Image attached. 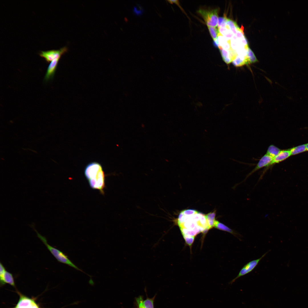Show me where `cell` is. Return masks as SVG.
Wrapping results in <instances>:
<instances>
[{"label": "cell", "mask_w": 308, "mask_h": 308, "mask_svg": "<svg viewBox=\"0 0 308 308\" xmlns=\"http://www.w3.org/2000/svg\"><path fill=\"white\" fill-rule=\"evenodd\" d=\"M84 175L90 187L104 194L106 176L101 165L96 162L90 163L85 168Z\"/></svg>", "instance_id": "6da1fadb"}, {"label": "cell", "mask_w": 308, "mask_h": 308, "mask_svg": "<svg viewBox=\"0 0 308 308\" xmlns=\"http://www.w3.org/2000/svg\"><path fill=\"white\" fill-rule=\"evenodd\" d=\"M31 226L36 232L38 237L42 241L51 254L58 262L66 264L78 270L85 273L82 270L80 269L65 254L60 250L49 244L47 242L46 238L41 235L34 228V225H32Z\"/></svg>", "instance_id": "7a4b0ae2"}, {"label": "cell", "mask_w": 308, "mask_h": 308, "mask_svg": "<svg viewBox=\"0 0 308 308\" xmlns=\"http://www.w3.org/2000/svg\"><path fill=\"white\" fill-rule=\"evenodd\" d=\"M218 9H199L198 13L201 16L208 27H216L218 21Z\"/></svg>", "instance_id": "3957f363"}, {"label": "cell", "mask_w": 308, "mask_h": 308, "mask_svg": "<svg viewBox=\"0 0 308 308\" xmlns=\"http://www.w3.org/2000/svg\"><path fill=\"white\" fill-rule=\"evenodd\" d=\"M67 50V47L65 46L58 50L41 51L39 54L41 57L44 58L46 62L49 63L54 59L60 58L61 56Z\"/></svg>", "instance_id": "277c9868"}, {"label": "cell", "mask_w": 308, "mask_h": 308, "mask_svg": "<svg viewBox=\"0 0 308 308\" xmlns=\"http://www.w3.org/2000/svg\"><path fill=\"white\" fill-rule=\"evenodd\" d=\"M268 252L264 254L260 258L250 261L246 264L241 269L238 275L231 281L229 283L232 284L239 278L252 271L257 266L261 260L265 256Z\"/></svg>", "instance_id": "5b68a950"}, {"label": "cell", "mask_w": 308, "mask_h": 308, "mask_svg": "<svg viewBox=\"0 0 308 308\" xmlns=\"http://www.w3.org/2000/svg\"><path fill=\"white\" fill-rule=\"evenodd\" d=\"M0 279L1 283L4 284L7 283L15 286L14 278L12 273L7 271L3 264H0Z\"/></svg>", "instance_id": "8992f818"}, {"label": "cell", "mask_w": 308, "mask_h": 308, "mask_svg": "<svg viewBox=\"0 0 308 308\" xmlns=\"http://www.w3.org/2000/svg\"><path fill=\"white\" fill-rule=\"evenodd\" d=\"M273 158V157L266 153L261 158L255 167L246 176L245 180L257 170L263 167H267Z\"/></svg>", "instance_id": "52a82bcc"}, {"label": "cell", "mask_w": 308, "mask_h": 308, "mask_svg": "<svg viewBox=\"0 0 308 308\" xmlns=\"http://www.w3.org/2000/svg\"><path fill=\"white\" fill-rule=\"evenodd\" d=\"M59 59V58L54 59L50 63L44 77V80L45 82H47L52 79Z\"/></svg>", "instance_id": "ba28073f"}, {"label": "cell", "mask_w": 308, "mask_h": 308, "mask_svg": "<svg viewBox=\"0 0 308 308\" xmlns=\"http://www.w3.org/2000/svg\"><path fill=\"white\" fill-rule=\"evenodd\" d=\"M291 155V153L289 149L281 150L278 154L273 158L270 164L266 167V169L274 164L284 160Z\"/></svg>", "instance_id": "9c48e42d"}, {"label": "cell", "mask_w": 308, "mask_h": 308, "mask_svg": "<svg viewBox=\"0 0 308 308\" xmlns=\"http://www.w3.org/2000/svg\"><path fill=\"white\" fill-rule=\"evenodd\" d=\"M15 308H38L31 299L24 297H21Z\"/></svg>", "instance_id": "30bf717a"}, {"label": "cell", "mask_w": 308, "mask_h": 308, "mask_svg": "<svg viewBox=\"0 0 308 308\" xmlns=\"http://www.w3.org/2000/svg\"><path fill=\"white\" fill-rule=\"evenodd\" d=\"M214 227L217 229L224 231L228 232L233 235L239 239L242 237V235L236 231L232 230L223 224L216 220Z\"/></svg>", "instance_id": "8fae6325"}, {"label": "cell", "mask_w": 308, "mask_h": 308, "mask_svg": "<svg viewBox=\"0 0 308 308\" xmlns=\"http://www.w3.org/2000/svg\"><path fill=\"white\" fill-rule=\"evenodd\" d=\"M216 213V211L210 212L205 215L207 224L209 229L214 227Z\"/></svg>", "instance_id": "7c38bea8"}, {"label": "cell", "mask_w": 308, "mask_h": 308, "mask_svg": "<svg viewBox=\"0 0 308 308\" xmlns=\"http://www.w3.org/2000/svg\"><path fill=\"white\" fill-rule=\"evenodd\" d=\"M291 155H295L307 151L306 144H303L293 147L290 149Z\"/></svg>", "instance_id": "4fadbf2b"}, {"label": "cell", "mask_w": 308, "mask_h": 308, "mask_svg": "<svg viewBox=\"0 0 308 308\" xmlns=\"http://www.w3.org/2000/svg\"><path fill=\"white\" fill-rule=\"evenodd\" d=\"M281 150L274 145H271L268 147L266 154L274 158L278 154Z\"/></svg>", "instance_id": "5bb4252c"}, {"label": "cell", "mask_w": 308, "mask_h": 308, "mask_svg": "<svg viewBox=\"0 0 308 308\" xmlns=\"http://www.w3.org/2000/svg\"><path fill=\"white\" fill-rule=\"evenodd\" d=\"M156 295L151 298L147 297L146 299L143 300V304L144 308H154V301Z\"/></svg>", "instance_id": "9a60e30c"}, {"label": "cell", "mask_w": 308, "mask_h": 308, "mask_svg": "<svg viewBox=\"0 0 308 308\" xmlns=\"http://www.w3.org/2000/svg\"><path fill=\"white\" fill-rule=\"evenodd\" d=\"M208 27L211 36L213 40H216L220 34L218 28L212 27Z\"/></svg>", "instance_id": "2e32d148"}, {"label": "cell", "mask_w": 308, "mask_h": 308, "mask_svg": "<svg viewBox=\"0 0 308 308\" xmlns=\"http://www.w3.org/2000/svg\"><path fill=\"white\" fill-rule=\"evenodd\" d=\"M247 56L250 64L254 63L258 61L254 52L249 47L248 48Z\"/></svg>", "instance_id": "e0dca14e"}, {"label": "cell", "mask_w": 308, "mask_h": 308, "mask_svg": "<svg viewBox=\"0 0 308 308\" xmlns=\"http://www.w3.org/2000/svg\"><path fill=\"white\" fill-rule=\"evenodd\" d=\"M228 19L225 16L218 17V28L224 27H226V22Z\"/></svg>", "instance_id": "ac0fdd59"}, {"label": "cell", "mask_w": 308, "mask_h": 308, "mask_svg": "<svg viewBox=\"0 0 308 308\" xmlns=\"http://www.w3.org/2000/svg\"><path fill=\"white\" fill-rule=\"evenodd\" d=\"M143 297L142 295H140L135 298V303L137 308H144L143 304Z\"/></svg>", "instance_id": "d6986e66"}, {"label": "cell", "mask_w": 308, "mask_h": 308, "mask_svg": "<svg viewBox=\"0 0 308 308\" xmlns=\"http://www.w3.org/2000/svg\"><path fill=\"white\" fill-rule=\"evenodd\" d=\"M183 237L186 243L191 246L193 243L195 237L189 236L184 235Z\"/></svg>", "instance_id": "ffe728a7"}, {"label": "cell", "mask_w": 308, "mask_h": 308, "mask_svg": "<svg viewBox=\"0 0 308 308\" xmlns=\"http://www.w3.org/2000/svg\"><path fill=\"white\" fill-rule=\"evenodd\" d=\"M306 144V148L307 150V151H308V143H307V144Z\"/></svg>", "instance_id": "44dd1931"}]
</instances>
